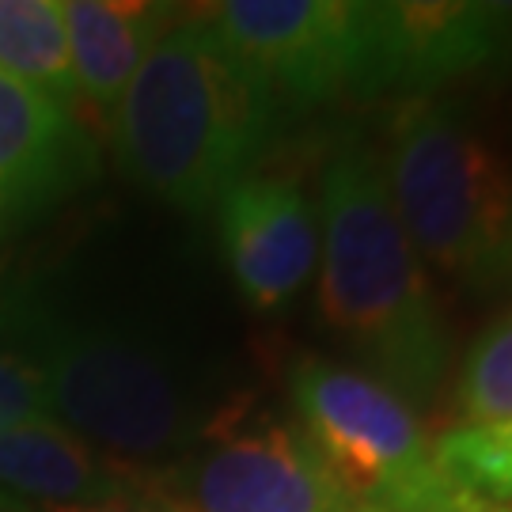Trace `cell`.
<instances>
[{"label":"cell","instance_id":"277c9868","mask_svg":"<svg viewBox=\"0 0 512 512\" xmlns=\"http://www.w3.org/2000/svg\"><path fill=\"white\" fill-rule=\"evenodd\" d=\"M31 368L46 414L99 452L141 467L198 440L202 418L160 349L107 323L31 319Z\"/></svg>","mask_w":512,"mask_h":512},{"label":"cell","instance_id":"8992f818","mask_svg":"<svg viewBox=\"0 0 512 512\" xmlns=\"http://www.w3.org/2000/svg\"><path fill=\"white\" fill-rule=\"evenodd\" d=\"M152 494L175 512H353L357 501L300 433L274 418L209 425L194 452L164 475H148Z\"/></svg>","mask_w":512,"mask_h":512},{"label":"cell","instance_id":"ba28073f","mask_svg":"<svg viewBox=\"0 0 512 512\" xmlns=\"http://www.w3.org/2000/svg\"><path fill=\"white\" fill-rule=\"evenodd\" d=\"M512 65V4L486 0H365L361 99H429L448 84Z\"/></svg>","mask_w":512,"mask_h":512},{"label":"cell","instance_id":"52a82bcc","mask_svg":"<svg viewBox=\"0 0 512 512\" xmlns=\"http://www.w3.org/2000/svg\"><path fill=\"white\" fill-rule=\"evenodd\" d=\"M202 19L270 84L277 103L361 99L365 0H224Z\"/></svg>","mask_w":512,"mask_h":512},{"label":"cell","instance_id":"9c48e42d","mask_svg":"<svg viewBox=\"0 0 512 512\" xmlns=\"http://www.w3.org/2000/svg\"><path fill=\"white\" fill-rule=\"evenodd\" d=\"M220 247L247 304H289L319 266V213L289 175L247 171L217 202Z\"/></svg>","mask_w":512,"mask_h":512},{"label":"cell","instance_id":"3957f363","mask_svg":"<svg viewBox=\"0 0 512 512\" xmlns=\"http://www.w3.org/2000/svg\"><path fill=\"white\" fill-rule=\"evenodd\" d=\"M384 175L418 258L471 293L512 296V167L490 141L456 110L406 99Z\"/></svg>","mask_w":512,"mask_h":512},{"label":"cell","instance_id":"e0dca14e","mask_svg":"<svg viewBox=\"0 0 512 512\" xmlns=\"http://www.w3.org/2000/svg\"><path fill=\"white\" fill-rule=\"evenodd\" d=\"M27 512H175L167 509L156 494L118 497V501H103V505H61V509H27Z\"/></svg>","mask_w":512,"mask_h":512},{"label":"cell","instance_id":"9a60e30c","mask_svg":"<svg viewBox=\"0 0 512 512\" xmlns=\"http://www.w3.org/2000/svg\"><path fill=\"white\" fill-rule=\"evenodd\" d=\"M456 414L463 425L512 418V315L478 334L456 376Z\"/></svg>","mask_w":512,"mask_h":512},{"label":"cell","instance_id":"30bf717a","mask_svg":"<svg viewBox=\"0 0 512 512\" xmlns=\"http://www.w3.org/2000/svg\"><path fill=\"white\" fill-rule=\"evenodd\" d=\"M137 494H152L145 467L99 452L54 418L0 429V497L16 509L103 505Z\"/></svg>","mask_w":512,"mask_h":512},{"label":"cell","instance_id":"2e32d148","mask_svg":"<svg viewBox=\"0 0 512 512\" xmlns=\"http://www.w3.org/2000/svg\"><path fill=\"white\" fill-rule=\"evenodd\" d=\"M31 418H50L42 384H38V376L19 357H4L0 353V429Z\"/></svg>","mask_w":512,"mask_h":512},{"label":"cell","instance_id":"8fae6325","mask_svg":"<svg viewBox=\"0 0 512 512\" xmlns=\"http://www.w3.org/2000/svg\"><path fill=\"white\" fill-rule=\"evenodd\" d=\"M88 167L73 107L0 73V198L8 209L54 198Z\"/></svg>","mask_w":512,"mask_h":512},{"label":"cell","instance_id":"7c38bea8","mask_svg":"<svg viewBox=\"0 0 512 512\" xmlns=\"http://www.w3.org/2000/svg\"><path fill=\"white\" fill-rule=\"evenodd\" d=\"M175 12L145 0H65L76 99L110 118L152 46L179 23Z\"/></svg>","mask_w":512,"mask_h":512},{"label":"cell","instance_id":"4fadbf2b","mask_svg":"<svg viewBox=\"0 0 512 512\" xmlns=\"http://www.w3.org/2000/svg\"><path fill=\"white\" fill-rule=\"evenodd\" d=\"M0 73L73 107L76 80L65 0H0Z\"/></svg>","mask_w":512,"mask_h":512},{"label":"cell","instance_id":"5b68a950","mask_svg":"<svg viewBox=\"0 0 512 512\" xmlns=\"http://www.w3.org/2000/svg\"><path fill=\"white\" fill-rule=\"evenodd\" d=\"M300 433L357 505L380 512H501L444 475L418 414L365 372L304 357L289 376Z\"/></svg>","mask_w":512,"mask_h":512},{"label":"cell","instance_id":"ac0fdd59","mask_svg":"<svg viewBox=\"0 0 512 512\" xmlns=\"http://www.w3.org/2000/svg\"><path fill=\"white\" fill-rule=\"evenodd\" d=\"M0 512H27V509H16L12 501H4V497H0Z\"/></svg>","mask_w":512,"mask_h":512},{"label":"cell","instance_id":"6da1fadb","mask_svg":"<svg viewBox=\"0 0 512 512\" xmlns=\"http://www.w3.org/2000/svg\"><path fill=\"white\" fill-rule=\"evenodd\" d=\"M319 311L376 384L429 403L452 361L448 327L391 202L384 156L361 137L334 148L319 190ZM365 372V376H368Z\"/></svg>","mask_w":512,"mask_h":512},{"label":"cell","instance_id":"d6986e66","mask_svg":"<svg viewBox=\"0 0 512 512\" xmlns=\"http://www.w3.org/2000/svg\"><path fill=\"white\" fill-rule=\"evenodd\" d=\"M4 217H8V205H4V198H0V228H4Z\"/></svg>","mask_w":512,"mask_h":512},{"label":"cell","instance_id":"ffe728a7","mask_svg":"<svg viewBox=\"0 0 512 512\" xmlns=\"http://www.w3.org/2000/svg\"><path fill=\"white\" fill-rule=\"evenodd\" d=\"M501 512H512V505H509V509H501Z\"/></svg>","mask_w":512,"mask_h":512},{"label":"cell","instance_id":"5bb4252c","mask_svg":"<svg viewBox=\"0 0 512 512\" xmlns=\"http://www.w3.org/2000/svg\"><path fill=\"white\" fill-rule=\"evenodd\" d=\"M433 452L459 490L497 509L512 505V418L456 425L433 440Z\"/></svg>","mask_w":512,"mask_h":512},{"label":"cell","instance_id":"7a4b0ae2","mask_svg":"<svg viewBox=\"0 0 512 512\" xmlns=\"http://www.w3.org/2000/svg\"><path fill=\"white\" fill-rule=\"evenodd\" d=\"M277 107L270 84L202 16L179 19L110 114L118 164L145 194L202 213L270 145Z\"/></svg>","mask_w":512,"mask_h":512}]
</instances>
